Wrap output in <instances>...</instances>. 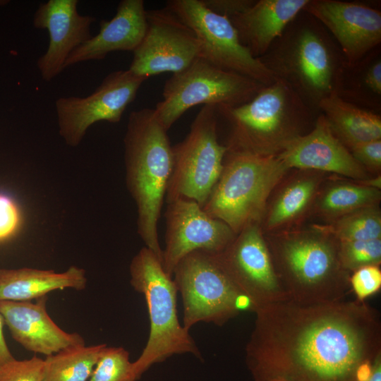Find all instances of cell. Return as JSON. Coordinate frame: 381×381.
<instances>
[{
	"label": "cell",
	"instance_id": "29",
	"mask_svg": "<svg viewBox=\"0 0 381 381\" xmlns=\"http://www.w3.org/2000/svg\"><path fill=\"white\" fill-rule=\"evenodd\" d=\"M338 254L342 267L350 274L365 266H379L381 238L339 242Z\"/></svg>",
	"mask_w": 381,
	"mask_h": 381
},
{
	"label": "cell",
	"instance_id": "24",
	"mask_svg": "<svg viewBox=\"0 0 381 381\" xmlns=\"http://www.w3.org/2000/svg\"><path fill=\"white\" fill-rule=\"evenodd\" d=\"M322 112L334 135L349 150L370 141L381 140V118L372 111L345 100L338 94L322 99Z\"/></svg>",
	"mask_w": 381,
	"mask_h": 381
},
{
	"label": "cell",
	"instance_id": "28",
	"mask_svg": "<svg viewBox=\"0 0 381 381\" xmlns=\"http://www.w3.org/2000/svg\"><path fill=\"white\" fill-rule=\"evenodd\" d=\"M133 362L129 352L123 347H108L102 350L87 381H137Z\"/></svg>",
	"mask_w": 381,
	"mask_h": 381
},
{
	"label": "cell",
	"instance_id": "27",
	"mask_svg": "<svg viewBox=\"0 0 381 381\" xmlns=\"http://www.w3.org/2000/svg\"><path fill=\"white\" fill-rule=\"evenodd\" d=\"M318 226L339 242L381 238L380 210L378 205L363 208Z\"/></svg>",
	"mask_w": 381,
	"mask_h": 381
},
{
	"label": "cell",
	"instance_id": "8",
	"mask_svg": "<svg viewBox=\"0 0 381 381\" xmlns=\"http://www.w3.org/2000/svg\"><path fill=\"white\" fill-rule=\"evenodd\" d=\"M217 254L193 251L174 269L171 277L183 302L182 325L188 330L199 322L222 326L242 311L255 310L225 271Z\"/></svg>",
	"mask_w": 381,
	"mask_h": 381
},
{
	"label": "cell",
	"instance_id": "18",
	"mask_svg": "<svg viewBox=\"0 0 381 381\" xmlns=\"http://www.w3.org/2000/svg\"><path fill=\"white\" fill-rule=\"evenodd\" d=\"M277 155L290 169L334 173L355 181L370 177L334 135L322 114L309 133L293 140Z\"/></svg>",
	"mask_w": 381,
	"mask_h": 381
},
{
	"label": "cell",
	"instance_id": "23",
	"mask_svg": "<svg viewBox=\"0 0 381 381\" xmlns=\"http://www.w3.org/2000/svg\"><path fill=\"white\" fill-rule=\"evenodd\" d=\"M85 271L75 266L66 272L32 268L0 269V301H30L57 290L86 287Z\"/></svg>",
	"mask_w": 381,
	"mask_h": 381
},
{
	"label": "cell",
	"instance_id": "22",
	"mask_svg": "<svg viewBox=\"0 0 381 381\" xmlns=\"http://www.w3.org/2000/svg\"><path fill=\"white\" fill-rule=\"evenodd\" d=\"M300 171L286 181L272 201L267 202L260 222L264 234L281 231L299 221L313 207L324 180L323 172Z\"/></svg>",
	"mask_w": 381,
	"mask_h": 381
},
{
	"label": "cell",
	"instance_id": "37",
	"mask_svg": "<svg viewBox=\"0 0 381 381\" xmlns=\"http://www.w3.org/2000/svg\"><path fill=\"white\" fill-rule=\"evenodd\" d=\"M365 381H381V354L373 361L370 374Z\"/></svg>",
	"mask_w": 381,
	"mask_h": 381
},
{
	"label": "cell",
	"instance_id": "34",
	"mask_svg": "<svg viewBox=\"0 0 381 381\" xmlns=\"http://www.w3.org/2000/svg\"><path fill=\"white\" fill-rule=\"evenodd\" d=\"M20 213L16 203L8 197L0 195V241L11 236L20 224Z\"/></svg>",
	"mask_w": 381,
	"mask_h": 381
},
{
	"label": "cell",
	"instance_id": "11",
	"mask_svg": "<svg viewBox=\"0 0 381 381\" xmlns=\"http://www.w3.org/2000/svg\"><path fill=\"white\" fill-rule=\"evenodd\" d=\"M166 7L194 32L199 57L264 85L276 80L274 75L241 44L228 18L212 12L201 0H169Z\"/></svg>",
	"mask_w": 381,
	"mask_h": 381
},
{
	"label": "cell",
	"instance_id": "14",
	"mask_svg": "<svg viewBox=\"0 0 381 381\" xmlns=\"http://www.w3.org/2000/svg\"><path fill=\"white\" fill-rule=\"evenodd\" d=\"M144 37L133 52L128 70L146 78L178 73L199 57V44L192 30L167 7L147 10Z\"/></svg>",
	"mask_w": 381,
	"mask_h": 381
},
{
	"label": "cell",
	"instance_id": "15",
	"mask_svg": "<svg viewBox=\"0 0 381 381\" xmlns=\"http://www.w3.org/2000/svg\"><path fill=\"white\" fill-rule=\"evenodd\" d=\"M165 218L167 230L162 265L170 277L178 262L188 254L195 250L219 253L236 236L226 223L211 217L198 202L190 200L178 199L169 202Z\"/></svg>",
	"mask_w": 381,
	"mask_h": 381
},
{
	"label": "cell",
	"instance_id": "33",
	"mask_svg": "<svg viewBox=\"0 0 381 381\" xmlns=\"http://www.w3.org/2000/svg\"><path fill=\"white\" fill-rule=\"evenodd\" d=\"M353 159L366 171L380 172L381 169V140L356 145L349 150Z\"/></svg>",
	"mask_w": 381,
	"mask_h": 381
},
{
	"label": "cell",
	"instance_id": "4",
	"mask_svg": "<svg viewBox=\"0 0 381 381\" xmlns=\"http://www.w3.org/2000/svg\"><path fill=\"white\" fill-rule=\"evenodd\" d=\"M167 131L155 109L131 112L124 137L126 183L138 209V232L161 260L157 225L173 164Z\"/></svg>",
	"mask_w": 381,
	"mask_h": 381
},
{
	"label": "cell",
	"instance_id": "9",
	"mask_svg": "<svg viewBox=\"0 0 381 381\" xmlns=\"http://www.w3.org/2000/svg\"><path fill=\"white\" fill-rule=\"evenodd\" d=\"M264 86L198 57L187 68L173 74L166 81L163 99L154 109L159 122L168 131L194 106H238L252 99Z\"/></svg>",
	"mask_w": 381,
	"mask_h": 381
},
{
	"label": "cell",
	"instance_id": "26",
	"mask_svg": "<svg viewBox=\"0 0 381 381\" xmlns=\"http://www.w3.org/2000/svg\"><path fill=\"white\" fill-rule=\"evenodd\" d=\"M106 344L67 347L44 360L42 381H87Z\"/></svg>",
	"mask_w": 381,
	"mask_h": 381
},
{
	"label": "cell",
	"instance_id": "19",
	"mask_svg": "<svg viewBox=\"0 0 381 381\" xmlns=\"http://www.w3.org/2000/svg\"><path fill=\"white\" fill-rule=\"evenodd\" d=\"M47 296L35 303L0 301V313L14 340L26 350L50 356L67 347L85 344L78 333L61 329L46 310Z\"/></svg>",
	"mask_w": 381,
	"mask_h": 381
},
{
	"label": "cell",
	"instance_id": "3",
	"mask_svg": "<svg viewBox=\"0 0 381 381\" xmlns=\"http://www.w3.org/2000/svg\"><path fill=\"white\" fill-rule=\"evenodd\" d=\"M310 16H298L258 59L318 109L322 99L339 94L347 65L325 28Z\"/></svg>",
	"mask_w": 381,
	"mask_h": 381
},
{
	"label": "cell",
	"instance_id": "16",
	"mask_svg": "<svg viewBox=\"0 0 381 381\" xmlns=\"http://www.w3.org/2000/svg\"><path fill=\"white\" fill-rule=\"evenodd\" d=\"M334 36L351 68L381 42V13L367 5L336 0H309L303 8Z\"/></svg>",
	"mask_w": 381,
	"mask_h": 381
},
{
	"label": "cell",
	"instance_id": "17",
	"mask_svg": "<svg viewBox=\"0 0 381 381\" xmlns=\"http://www.w3.org/2000/svg\"><path fill=\"white\" fill-rule=\"evenodd\" d=\"M78 0H49L39 5L33 26L48 31L46 52L37 61L42 78L50 82L65 68L70 54L91 37L90 26L95 18L78 11Z\"/></svg>",
	"mask_w": 381,
	"mask_h": 381
},
{
	"label": "cell",
	"instance_id": "30",
	"mask_svg": "<svg viewBox=\"0 0 381 381\" xmlns=\"http://www.w3.org/2000/svg\"><path fill=\"white\" fill-rule=\"evenodd\" d=\"M359 71L358 75V83L356 84V87L341 94L339 96L344 97L348 93L360 87L350 97L356 98L361 89V92L358 99L360 100L361 93H368L369 100L375 98L376 102L380 99L381 95V59L380 57H368L367 55L357 64L354 66ZM354 85V86H355ZM349 97V98H350Z\"/></svg>",
	"mask_w": 381,
	"mask_h": 381
},
{
	"label": "cell",
	"instance_id": "20",
	"mask_svg": "<svg viewBox=\"0 0 381 381\" xmlns=\"http://www.w3.org/2000/svg\"><path fill=\"white\" fill-rule=\"evenodd\" d=\"M146 11L143 0L121 1L114 16L99 22V32L70 54L65 68L80 62L102 60L111 52H133L146 32Z\"/></svg>",
	"mask_w": 381,
	"mask_h": 381
},
{
	"label": "cell",
	"instance_id": "7",
	"mask_svg": "<svg viewBox=\"0 0 381 381\" xmlns=\"http://www.w3.org/2000/svg\"><path fill=\"white\" fill-rule=\"evenodd\" d=\"M289 170L277 155L226 150L219 178L202 207L237 234L260 224L271 193Z\"/></svg>",
	"mask_w": 381,
	"mask_h": 381
},
{
	"label": "cell",
	"instance_id": "10",
	"mask_svg": "<svg viewBox=\"0 0 381 381\" xmlns=\"http://www.w3.org/2000/svg\"><path fill=\"white\" fill-rule=\"evenodd\" d=\"M226 150L219 140L216 107L202 106L186 138L172 146L167 203L187 199L202 207L222 173Z\"/></svg>",
	"mask_w": 381,
	"mask_h": 381
},
{
	"label": "cell",
	"instance_id": "1",
	"mask_svg": "<svg viewBox=\"0 0 381 381\" xmlns=\"http://www.w3.org/2000/svg\"><path fill=\"white\" fill-rule=\"evenodd\" d=\"M246 347L253 381H365L381 354L379 311L356 298L258 308Z\"/></svg>",
	"mask_w": 381,
	"mask_h": 381
},
{
	"label": "cell",
	"instance_id": "13",
	"mask_svg": "<svg viewBox=\"0 0 381 381\" xmlns=\"http://www.w3.org/2000/svg\"><path fill=\"white\" fill-rule=\"evenodd\" d=\"M217 256L225 271L255 310L289 299L276 274L260 223L238 233Z\"/></svg>",
	"mask_w": 381,
	"mask_h": 381
},
{
	"label": "cell",
	"instance_id": "35",
	"mask_svg": "<svg viewBox=\"0 0 381 381\" xmlns=\"http://www.w3.org/2000/svg\"><path fill=\"white\" fill-rule=\"evenodd\" d=\"M203 4L212 12L231 18L243 13L251 7L253 0H201Z\"/></svg>",
	"mask_w": 381,
	"mask_h": 381
},
{
	"label": "cell",
	"instance_id": "38",
	"mask_svg": "<svg viewBox=\"0 0 381 381\" xmlns=\"http://www.w3.org/2000/svg\"><path fill=\"white\" fill-rule=\"evenodd\" d=\"M355 182L357 183L358 184H360V185H362V186H366V187L373 188H375V189H377V190L381 189V176H380V174L377 175L375 177H373V178L369 177V178H368L366 179L361 180V181H355Z\"/></svg>",
	"mask_w": 381,
	"mask_h": 381
},
{
	"label": "cell",
	"instance_id": "31",
	"mask_svg": "<svg viewBox=\"0 0 381 381\" xmlns=\"http://www.w3.org/2000/svg\"><path fill=\"white\" fill-rule=\"evenodd\" d=\"M44 360L30 359L7 362L0 367V381H42Z\"/></svg>",
	"mask_w": 381,
	"mask_h": 381
},
{
	"label": "cell",
	"instance_id": "21",
	"mask_svg": "<svg viewBox=\"0 0 381 381\" xmlns=\"http://www.w3.org/2000/svg\"><path fill=\"white\" fill-rule=\"evenodd\" d=\"M309 0H259L229 20L241 44L258 59L266 54Z\"/></svg>",
	"mask_w": 381,
	"mask_h": 381
},
{
	"label": "cell",
	"instance_id": "6",
	"mask_svg": "<svg viewBox=\"0 0 381 381\" xmlns=\"http://www.w3.org/2000/svg\"><path fill=\"white\" fill-rule=\"evenodd\" d=\"M130 275L132 287L145 296L150 320L146 345L133 362L138 379L152 365L174 355L190 353L202 359L189 330L179 322L178 291L161 260L145 246L132 259Z\"/></svg>",
	"mask_w": 381,
	"mask_h": 381
},
{
	"label": "cell",
	"instance_id": "25",
	"mask_svg": "<svg viewBox=\"0 0 381 381\" xmlns=\"http://www.w3.org/2000/svg\"><path fill=\"white\" fill-rule=\"evenodd\" d=\"M380 198V190L356 182L338 181L319 190L313 208L317 214L330 222L354 211L378 205Z\"/></svg>",
	"mask_w": 381,
	"mask_h": 381
},
{
	"label": "cell",
	"instance_id": "2",
	"mask_svg": "<svg viewBox=\"0 0 381 381\" xmlns=\"http://www.w3.org/2000/svg\"><path fill=\"white\" fill-rule=\"evenodd\" d=\"M278 279L290 300L316 304L345 300L351 274L341 266L339 241L318 225L264 234Z\"/></svg>",
	"mask_w": 381,
	"mask_h": 381
},
{
	"label": "cell",
	"instance_id": "36",
	"mask_svg": "<svg viewBox=\"0 0 381 381\" xmlns=\"http://www.w3.org/2000/svg\"><path fill=\"white\" fill-rule=\"evenodd\" d=\"M4 325V318L0 313V367L15 359L5 341L3 331Z\"/></svg>",
	"mask_w": 381,
	"mask_h": 381
},
{
	"label": "cell",
	"instance_id": "5",
	"mask_svg": "<svg viewBox=\"0 0 381 381\" xmlns=\"http://www.w3.org/2000/svg\"><path fill=\"white\" fill-rule=\"evenodd\" d=\"M311 109L284 81L277 78L250 101L216 107L217 117L230 127L229 152L277 155L303 135L312 121Z\"/></svg>",
	"mask_w": 381,
	"mask_h": 381
},
{
	"label": "cell",
	"instance_id": "32",
	"mask_svg": "<svg viewBox=\"0 0 381 381\" xmlns=\"http://www.w3.org/2000/svg\"><path fill=\"white\" fill-rule=\"evenodd\" d=\"M350 287L356 299L365 298L380 291L381 288V270L379 266L368 265L361 267L350 275Z\"/></svg>",
	"mask_w": 381,
	"mask_h": 381
},
{
	"label": "cell",
	"instance_id": "12",
	"mask_svg": "<svg viewBox=\"0 0 381 381\" xmlns=\"http://www.w3.org/2000/svg\"><path fill=\"white\" fill-rule=\"evenodd\" d=\"M146 80L128 69L116 71L86 97H59L55 104L60 135L68 145L75 147L95 123L119 122Z\"/></svg>",
	"mask_w": 381,
	"mask_h": 381
}]
</instances>
